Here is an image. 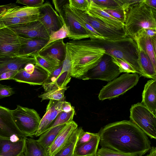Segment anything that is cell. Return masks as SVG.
Wrapping results in <instances>:
<instances>
[{"instance_id":"cell-1","label":"cell","mask_w":156,"mask_h":156,"mask_svg":"<svg viewBox=\"0 0 156 156\" xmlns=\"http://www.w3.org/2000/svg\"><path fill=\"white\" fill-rule=\"evenodd\" d=\"M98 133L101 147L125 154L142 156L151 147L147 135L131 121L109 123Z\"/></svg>"},{"instance_id":"cell-2","label":"cell","mask_w":156,"mask_h":156,"mask_svg":"<svg viewBox=\"0 0 156 156\" xmlns=\"http://www.w3.org/2000/svg\"><path fill=\"white\" fill-rule=\"evenodd\" d=\"M66 44V55L71 62V76L78 79H81L105 54V50L92 38L71 40Z\"/></svg>"},{"instance_id":"cell-3","label":"cell","mask_w":156,"mask_h":156,"mask_svg":"<svg viewBox=\"0 0 156 156\" xmlns=\"http://www.w3.org/2000/svg\"><path fill=\"white\" fill-rule=\"evenodd\" d=\"M143 0L125 10L124 30L126 36L133 38L143 29L156 30V9L147 5Z\"/></svg>"},{"instance_id":"cell-4","label":"cell","mask_w":156,"mask_h":156,"mask_svg":"<svg viewBox=\"0 0 156 156\" xmlns=\"http://www.w3.org/2000/svg\"><path fill=\"white\" fill-rule=\"evenodd\" d=\"M92 39L99 47L105 50V54L126 62L133 68L137 74L144 77L138 64L137 45L133 38L126 36L116 40Z\"/></svg>"},{"instance_id":"cell-5","label":"cell","mask_w":156,"mask_h":156,"mask_svg":"<svg viewBox=\"0 0 156 156\" xmlns=\"http://www.w3.org/2000/svg\"><path fill=\"white\" fill-rule=\"evenodd\" d=\"M139 79V75L137 73H124L103 86L100 91L98 98L103 101L118 97L136 86Z\"/></svg>"},{"instance_id":"cell-6","label":"cell","mask_w":156,"mask_h":156,"mask_svg":"<svg viewBox=\"0 0 156 156\" xmlns=\"http://www.w3.org/2000/svg\"><path fill=\"white\" fill-rule=\"evenodd\" d=\"M14 121L18 129L27 137L35 136L40 124L41 118L35 110L17 105L12 110Z\"/></svg>"},{"instance_id":"cell-7","label":"cell","mask_w":156,"mask_h":156,"mask_svg":"<svg viewBox=\"0 0 156 156\" xmlns=\"http://www.w3.org/2000/svg\"><path fill=\"white\" fill-rule=\"evenodd\" d=\"M130 118L147 135L156 139V116L142 103L139 102L132 106Z\"/></svg>"},{"instance_id":"cell-8","label":"cell","mask_w":156,"mask_h":156,"mask_svg":"<svg viewBox=\"0 0 156 156\" xmlns=\"http://www.w3.org/2000/svg\"><path fill=\"white\" fill-rule=\"evenodd\" d=\"M121 73L111 56L105 54L100 61L89 70L81 79L99 80L110 82L118 77Z\"/></svg>"},{"instance_id":"cell-9","label":"cell","mask_w":156,"mask_h":156,"mask_svg":"<svg viewBox=\"0 0 156 156\" xmlns=\"http://www.w3.org/2000/svg\"><path fill=\"white\" fill-rule=\"evenodd\" d=\"M69 7L75 15L91 26L104 39L116 40L122 39L127 36L124 30H119L113 28L100 20L89 16L84 12Z\"/></svg>"},{"instance_id":"cell-10","label":"cell","mask_w":156,"mask_h":156,"mask_svg":"<svg viewBox=\"0 0 156 156\" xmlns=\"http://www.w3.org/2000/svg\"><path fill=\"white\" fill-rule=\"evenodd\" d=\"M26 137L16 127L12 110L0 105V137L16 141Z\"/></svg>"},{"instance_id":"cell-11","label":"cell","mask_w":156,"mask_h":156,"mask_svg":"<svg viewBox=\"0 0 156 156\" xmlns=\"http://www.w3.org/2000/svg\"><path fill=\"white\" fill-rule=\"evenodd\" d=\"M62 16L69 30V39L72 40H79L87 38H95L91 33L77 21L70 9L69 3L63 6Z\"/></svg>"},{"instance_id":"cell-12","label":"cell","mask_w":156,"mask_h":156,"mask_svg":"<svg viewBox=\"0 0 156 156\" xmlns=\"http://www.w3.org/2000/svg\"><path fill=\"white\" fill-rule=\"evenodd\" d=\"M21 45L19 36L9 28L0 29V58L17 55Z\"/></svg>"},{"instance_id":"cell-13","label":"cell","mask_w":156,"mask_h":156,"mask_svg":"<svg viewBox=\"0 0 156 156\" xmlns=\"http://www.w3.org/2000/svg\"><path fill=\"white\" fill-rule=\"evenodd\" d=\"M38 21L42 24L49 35L59 29L64 23L49 2L44 3L40 7Z\"/></svg>"},{"instance_id":"cell-14","label":"cell","mask_w":156,"mask_h":156,"mask_svg":"<svg viewBox=\"0 0 156 156\" xmlns=\"http://www.w3.org/2000/svg\"><path fill=\"white\" fill-rule=\"evenodd\" d=\"M7 27L20 37L48 40L49 39V35L42 24L38 20Z\"/></svg>"},{"instance_id":"cell-15","label":"cell","mask_w":156,"mask_h":156,"mask_svg":"<svg viewBox=\"0 0 156 156\" xmlns=\"http://www.w3.org/2000/svg\"><path fill=\"white\" fill-rule=\"evenodd\" d=\"M49 73L39 66L35 64L34 72L28 73L23 69L19 70L11 80L31 85H43Z\"/></svg>"},{"instance_id":"cell-16","label":"cell","mask_w":156,"mask_h":156,"mask_svg":"<svg viewBox=\"0 0 156 156\" xmlns=\"http://www.w3.org/2000/svg\"><path fill=\"white\" fill-rule=\"evenodd\" d=\"M35 65L34 58L29 56H19L0 58V75L9 71H19L27 63Z\"/></svg>"},{"instance_id":"cell-17","label":"cell","mask_w":156,"mask_h":156,"mask_svg":"<svg viewBox=\"0 0 156 156\" xmlns=\"http://www.w3.org/2000/svg\"><path fill=\"white\" fill-rule=\"evenodd\" d=\"M88 7L84 12L100 20L110 27L119 30H124V24L98 7L92 0H88Z\"/></svg>"},{"instance_id":"cell-18","label":"cell","mask_w":156,"mask_h":156,"mask_svg":"<svg viewBox=\"0 0 156 156\" xmlns=\"http://www.w3.org/2000/svg\"><path fill=\"white\" fill-rule=\"evenodd\" d=\"M64 101L50 100L47 106L45 113L41 119L40 124L35 135L40 136L53 122L58 114L62 111Z\"/></svg>"},{"instance_id":"cell-19","label":"cell","mask_w":156,"mask_h":156,"mask_svg":"<svg viewBox=\"0 0 156 156\" xmlns=\"http://www.w3.org/2000/svg\"><path fill=\"white\" fill-rule=\"evenodd\" d=\"M78 127L74 121L68 123L46 151L47 156H53L66 144L73 131Z\"/></svg>"},{"instance_id":"cell-20","label":"cell","mask_w":156,"mask_h":156,"mask_svg":"<svg viewBox=\"0 0 156 156\" xmlns=\"http://www.w3.org/2000/svg\"><path fill=\"white\" fill-rule=\"evenodd\" d=\"M144 30L140 31L133 38L137 46L147 53L156 69V37L152 38L146 35Z\"/></svg>"},{"instance_id":"cell-21","label":"cell","mask_w":156,"mask_h":156,"mask_svg":"<svg viewBox=\"0 0 156 156\" xmlns=\"http://www.w3.org/2000/svg\"><path fill=\"white\" fill-rule=\"evenodd\" d=\"M41 55L52 58L60 63H62L66 53V44L63 39L52 42L38 53Z\"/></svg>"},{"instance_id":"cell-22","label":"cell","mask_w":156,"mask_h":156,"mask_svg":"<svg viewBox=\"0 0 156 156\" xmlns=\"http://www.w3.org/2000/svg\"><path fill=\"white\" fill-rule=\"evenodd\" d=\"M21 45L17 55L34 57L44 47L48 40L19 36Z\"/></svg>"},{"instance_id":"cell-23","label":"cell","mask_w":156,"mask_h":156,"mask_svg":"<svg viewBox=\"0 0 156 156\" xmlns=\"http://www.w3.org/2000/svg\"><path fill=\"white\" fill-rule=\"evenodd\" d=\"M27 137L15 142L0 137V156H18L23 153Z\"/></svg>"},{"instance_id":"cell-24","label":"cell","mask_w":156,"mask_h":156,"mask_svg":"<svg viewBox=\"0 0 156 156\" xmlns=\"http://www.w3.org/2000/svg\"><path fill=\"white\" fill-rule=\"evenodd\" d=\"M142 103L156 116V79L148 81L142 95Z\"/></svg>"},{"instance_id":"cell-25","label":"cell","mask_w":156,"mask_h":156,"mask_svg":"<svg viewBox=\"0 0 156 156\" xmlns=\"http://www.w3.org/2000/svg\"><path fill=\"white\" fill-rule=\"evenodd\" d=\"M138 64L144 77L156 79V69L154 68L149 57L140 47L138 46Z\"/></svg>"},{"instance_id":"cell-26","label":"cell","mask_w":156,"mask_h":156,"mask_svg":"<svg viewBox=\"0 0 156 156\" xmlns=\"http://www.w3.org/2000/svg\"><path fill=\"white\" fill-rule=\"evenodd\" d=\"M40 7H20L16 5L8 9L3 14L2 17H23L38 16Z\"/></svg>"},{"instance_id":"cell-27","label":"cell","mask_w":156,"mask_h":156,"mask_svg":"<svg viewBox=\"0 0 156 156\" xmlns=\"http://www.w3.org/2000/svg\"><path fill=\"white\" fill-rule=\"evenodd\" d=\"M100 136L98 133L88 142L76 146L75 156H96Z\"/></svg>"},{"instance_id":"cell-28","label":"cell","mask_w":156,"mask_h":156,"mask_svg":"<svg viewBox=\"0 0 156 156\" xmlns=\"http://www.w3.org/2000/svg\"><path fill=\"white\" fill-rule=\"evenodd\" d=\"M68 123L59 125L45 131L40 135L37 141L46 151L59 133Z\"/></svg>"},{"instance_id":"cell-29","label":"cell","mask_w":156,"mask_h":156,"mask_svg":"<svg viewBox=\"0 0 156 156\" xmlns=\"http://www.w3.org/2000/svg\"><path fill=\"white\" fill-rule=\"evenodd\" d=\"M83 130L77 127L73 132L65 146L53 156H75L74 150L79 136Z\"/></svg>"},{"instance_id":"cell-30","label":"cell","mask_w":156,"mask_h":156,"mask_svg":"<svg viewBox=\"0 0 156 156\" xmlns=\"http://www.w3.org/2000/svg\"><path fill=\"white\" fill-rule=\"evenodd\" d=\"M23 153L25 156H47L45 149L37 140L27 137Z\"/></svg>"},{"instance_id":"cell-31","label":"cell","mask_w":156,"mask_h":156,"mask_svg":"<svg viewBox=\"0 0 156 156\" xmlns=\"http://www.w3.org/2000/svg\"><path fill=\"white\" fill-rule=\"evenodd\" d=\"M36 62L37 65L50 74L56 69L58 68L62 63H60L55 60L50 58L42 56L38 53L34 55Z\"/></svg>"},{"instance_id":"cell-32","label":"cell","mask_w":156,"mask_h":156,"mask_svg":"<svg viewBox=\"0 0 156 156\" xmlns=\"http://www.w3.org/2000/svg\"><path fill=\"white\" fill-rule=\"evenodd\" d=\"M75 114V111L74 108L69 112H61L51 124L44 131L43 133L55 126L70 122L73 121V119Z\"/></svg>"},{"instance_id":"cell-33","label":"cell","mask_w":156,"mask_h":156,"mask_svg":"<svg viewBox=\"0 0 156 156\" xmlns=\"http://www.w3.org/2000/svg\"><path fill=\"white\" fill-rule=\"evenodd\" d=\"M69 87L55 88L40 95L38 97L41 98V101L45 100L64 101L65 91Z\"/></svg>"},{"instance_id":"cell-34","label":"cell","mask_w":156,"mask_h":156,"mask_svg":"<svg viewBox=\"0 0 156 156\" xmlns=\"http://www.w3.org/2000/svg\"><path fill=\"white\" fill-rule=\"evenodd\" d=\"M38 16L28 17L7 18H2V19L5 26L9 27L38 20Z\"/></svg>"},{"instance_id":"cell-35","label":"cell","mask_w":156,"mask_h":156,"mask_svg":"<svg viewBox=\"0 0 156 156\" xmlns=\"http://www.w3.org/2000/svg\"><path fill=\"white\" fill-rule=\"evenodd\" d=\"M69 35V32L68 28L64 23L62 27L59 29L52 32L50 34L49 39L47 43L42 48L54 41L68 37Z\"/></svg>"},{"instance_id":"cell-36","label":"cell","mask_w":156,"mask_h":156,"mask_svg":"<svg viewBox=\"0 0 156 156\" xmlns=\"http://www.w3.org/2000/svg\"><path fill=\"white\" fill-rule=\"evenodd\" d=\"M100 8L124 24L125 11L122 7L110 8Z\"/></svg>"},{"instance_id":"cell-37","label":"cell","mask_w":156,"mask_h":156,"mask_svg":"<svg viewBox=\"0 0 156 156\" xmlns=\"http://www.w3.org/2000/svg\"><path fill=\"white\" fill-rule=\"evenodd\" d=\"M96 5L99 8H114L122 7V0H93Z\"/></svg>"},{"instance_id":"cell-38","label":"cell","mask_w":156,"mask_h":156,"mask_svg":"<svg viewBox=\"0 0 156 156\" xmlns=\"http://www.w3.org/2000/svg\"><path fill=\"white\" fill-rule=\"evenodd\" d=\"M111 56L113 62L119 67L121 73H136L133 68L127 62L120 59Z\"/></svg>"},{"instance_id":"cell-39","label":"cell","mask_w":156,"mask_h":156,"mask_svg":"<svg viewBox=\"0 0 156 156\" xmlns=\"http://www.w3.org/2000/svg\"><path fill=\"white\" fill-rule=\"evenodd\" d=\"M96 156H140L125 154L115 151L110 149L101 147L98 149Z\"/></svg>"},{"instance_id":"cell-40","label":"cell","mask_w":156,"mask_h":156,"mask_svg":"<svg viewBox=\"0 0 156 156\" xmlns=\"http://www.w3.org/2000/svg\"><path fill=\"white\" fill-rule=\"evenodd\" d=\"M70 7L83 12L86 11L88 7V0H69Z\"/></svg>"},{"instance_id":"cell-41","label":"cell","mask_w":156,"mask_h":156,"mask_svg":"<svg viewBox=\"0 0 156 156\" xmlns=\"http://www.w3.org/2000/svg\"><path fill=\"white\" fill-rule=\"evenodd\" d=\"M97 134V133H94L85 132L83 130L79 136L76 146L81 145L88 142Z\"/></svg>"},{"instance_id":"cell-42","label":"cell","mask_w":156,"mask_h":156,"mask_svg":"<svg viewBox=\"0 0 156 156\" xmlns=\"http://www.w3.org/2000/svg\"><path fill=\"white\" fill-rule=\"evenodd\" d=\"M44 2L43 0H17L16 1L17 3L30 7H40L44 4Z\"/></svg>"},{"instance_id":"cell-43","label":"cell","mask_w":156,"mask_h":156,"mask_svg":"<svg viewBox=\"0 0 156 156\" xmlns=\"http://www.w3.org/2000/svg\"><path fill=\"white\" fill-rule=\"evenodd\" d=\"M14 93V90L10 86L0 83V99L11 96Z\"/></svg>"},{"instance_id":"cell-44","label":"cell","mask_w":156,"mask_h":156,"mask_svg":"<svg viewBox=\"0 0 156 156\" xmlns=\"http://www.w3.org/2000/svg\"><path fill=\"white\" fill-rule=\"evenodd\" d=\"M52 2L55 7L56 11L59 14L62 22L63 23L64 20L62 16V11L64 5L69 3V0H53L52 1Z\"/></svg>"},{"instance_id":"cell-45","label":"cell","mask_w":156,"mask_h":156,"mask_svg":"<svg viewBox=\"0 0 156 156\" xmlns=\"http://www.w3.org/2000/svg\"><path fill=\"white\" fill-rule=\"evenodd\" d=\"M18 71H9L2 73L0 75V80H11V79Z\"/></svg>"},{"instance_id":"cell-46","label":"cell","mask_w":156,"mask_h":156,"mask_svg":"<svg viewBox=\"0 0 156 156\" xmlns=\"http://www.w3.org/2000/svg\"><path fill=\"white\" fill-rule=\"evenodd\" d=\"M16 5V4L12 3L0 5V16H2L9 9Z\"/></svg>"},{"instance_id":"cell-47","label":"cell","mask_w":156,"mask_h":156,"mask_svg":"<svg viewBox=\"0 0 156 156\" xmlns=\"http://www.w3.org/2000/svg\"><path fill=\"white\" fill-rule=\"evenodd\" d=\"M74 108L71 106L70 103L64 101L62 105V111L69 112L72 110Z\"/></svg>"},{"instance_id":"cell-48","label":"cell","mask_w":156,"mask_h":156,"mask_svg":"<svg viewBox=\"0 0 156 156\" xmlns=\"http://www.w3.org/2000/svg\"><path fill=\"white\" fill-rule=\"evenodd\" d=\"M35 65L32 63H28L24 66L23 69L28 73H32L34 71Z\"/></svg>"},{"instance_id":"cell-49","label":"cell","mask_w":156,"mask_h":156,"mask_svg":"<svg viewBox=\"0 0 156 156\" xmlns=\"http://www.w3.org/2000/svg\"><path fill=\"white\" fill-rule=\"evenodd\" d=\"M145 34L151 37H156V30L151 29H146L144 30Z\"/></svg>"},{"instance_id":"cell-50","label":"cell","mask_w":156,"mask_h":156,"mask_svg":"<svg viewBox=\"0 0 156 156\" xmlns=\"http://www.w3.org/2000/svg\"><path fill=\"white\" fill-rule=\"evenodd\" d=\"M143 2L147 5L156 9V0H143Z\"/></svg>"},{"instance_id":"cell-51","label":"cell","mask_w":156,"mask_h":156,"mask_svg":"<svg viewBox=\"0 0 156 156\" xmlns=\"http://www.w3.org/2000/svg\"><path fill=\"white\" fill-rule=\"evenodd\" d=\"M150 150V153L147 156H156V147H152Z\"/></svg>"},{"instance_id":"cell-52","label":"cell","mask_w":156,"mask_h":156,"mask_svg":"<svg viewBox=\"0 0 156 156\" xmlns=\"http://www.w3.org/2000/svg\"><path fill=\"white\" fill-rule=\"evenodd\" d=\"M6 27L2 19V16H0V29Z\"/></svg>"},{"instance_id":"cell-53","label":"cell","mask_w":156,"mask_h":156,"mask_svg":"<svg viewBox=\"0 0 156 156\" xmlns=\"http://www.w3.org/2000/svg\"><path fill=\"white\" fill-rule=\"evenodd\" d=\"M18 156H25V155L23 154V153H22L20 154V155H18Z\"/></svg>"},{"instance_id":"cell-54","label":"cell","mask_w":156,"mask_h":156,"mask_svg":"<svg viewBox=\"0 0 156 156\" xmlns=\"http://www.w3.org/2000/svg\"></svg>"}]
</instances>
